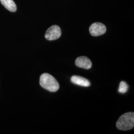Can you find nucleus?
Returning a JSON list of instances; mask_svg holds the SVG:
<instances>
[{"instance_id": "f257e3e1", "label": "nucleus", "mask_w": 134, "mask_h": 134, "mask_svg": "<svg viewBox=\"0 0 134 134\" xmlns=\"http://www.w3.org/2000/svg\"><path fill=\"white\" fill-rule=\"evenodd\" d=\"M39 82L43 88L50 92H56L59 88V83L55 78L47 73L41 75Z\"/></svg>"}, {"instance_id": "f03ea898", "label": "nucleus", "mask_w": 134, "mask_h": 134, "mask_svg": "<svg viewBox=\"0 0 134 134\" xmlns=\"http://www.w3.org/2000/svg\"><path fill=\"white\" fill-rule=\"evenodd\" d=\"M116 126L121 130H129L134 126V112H127L121 116L116 123Z\"/></svg>"}, {"instance_id": "7ed1b4c3", "label": "nucleus", "mask_w": 134, "mask_h": 134, "mask_svg": "<svg viewBox=\"0 0 134 134\" xmlns=\"http://www.w3.org/2000/svg\"><path fill=\"white\" fill-rule=\"evenodd\" d=\"M61 34L62 32L60 27L58 25H54L47 30L45 34V37L49 41L55 40L60 38Z\"/></svg>"}, {"instance_id": "20e7f679", "label": "nucleus", "mask_w": 134, "mask_h": 134, "mask_svg": "<svg viewBox=\"0 0 134 134\" xmlns=\"http://www.w3.org/2000/svg\"><path fill=\"white\" fill-rule=\"evenodd\" d=\"M106 31L105 26L100 23H95L91 24L90 27V32L93 36H100L105 34Z\"/></svg>"}, {"instance_id": "39448f33", "label": "nucleus", "mask_w": 134, "mask_h": 134, "mask_svg": "<svg viewBox=\"0 0 134 134\" xmlns=\"http://www.w3.org/2000/svg\"><path fill=\"white\" fill-rule=\"evenodd\" d=\"M76 65L85 69H90L92 66V63L89 58L86 56H81L77 58L75 61Z\"/></svg>"}, {"instance_id": "423d86ee", "label": "nucleus", "mask_w": 134, "mask_h": 134, "mask_svg": "<svg viewBox=\"0 0 134 134\" xmlns=\"http://www.w3.org/2000/svg\"><path fill=\"white\" fill-rule=\"evenodd\" d=\"M71 81L73 83L78 86L85 87H88L91 86L90 82L88 80L80 76H74L71 77Z\"/></svg>"}, {"instance_id": "0eeeda50", "label": "nucleus", "mask_w": 134, "mask_h": 134, "mask_svg": "<svg viewBox=\"0 0 134 134\" xmlns=\"http://www.w3.org/2000/svg\"><path fill=\"white\" fill-rule=\"evenodd\" d=\"M2 4L8 10L11 12H15L16 10V5L13 0H0Z\"/></svg>"}, {"instance_id": "6e6552de", "label": "nucleus", "mask_w": 134, "mask_h": 134, "mask_svg": "<svg viewBox=\"0 0 134 134\" xmlns=\"http://www.w3.org/2000/svg\"><path fill=\"white\" fill-rule=\"evenodd\" d=\"M129 86L125 81H122L120 83L118 91L121 93H125L128 90Z\"/></svg>"}]
</instances>
